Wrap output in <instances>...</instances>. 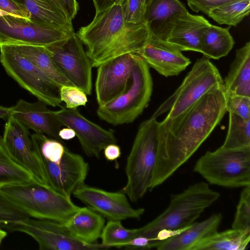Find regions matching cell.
I'll return each mask as SVG.
<instances>
[{
  "mask_svg": "<svg viewBox=\"0 0 250 250\" xmlns=\"http://www.w3.org/2000/svg\"><path fill=\"white\" fill-rule=\"evenodd\" d=\"M229 113V127L221 147L237 149L250 146V119H244Z\"/></svg>",
  "mask_w": 250,
  "mask_h": 250,
  "instance_id": "30",
  "label": "cell"
},
{
  "mask_svg": "<svg viewBox=\"0 0 250 250\" xmlns=\"http://www.w3.org/2000/svg\"><path fill=\"white\" fill-rule=\"evenodd\" d=\"M250 241V232L231 228L201 239L189 250H245Z\"/></svg>",
  "mask_w": 250,
  "mask_h": 250,
  "instance_id": "25",
  "label": "cell"
},
{
  "mask_svg": "<svg viewBox=\"0 0 250 250\" xmlns=\"http://www.w3.org/2000/svg\"><path fill=\"white\" fill-rule=\"evenodd\" d=\"M208 183L227 188L250 185V146L207 151L193 167Z\"/></svg>",
  "mask_w": 250,
  "mask_h": 250,
  "instance_id": "7",
  "label": "cell"
},
{
  "mask_svg": "<svg viewBox=\"0 0 250 250\" xmlns=\"http://www.w3.org/2000/svg\"><path fill=\"white\" fill-rule=\"evenodd\" d=\"M224 84L221 76L209 59L203 56L196 60L176 90L164 101L150 118L156 119L169 111L166 119L183 113L214 87Z\"/></svg>",
  "mask_w": 250,
  "mask_h": 250,
  "instance_id": "8",
  "label": "cell"
},
{
  "mask_svg": "<svg viewBox=\"0 0 250 250\" xmlns=\"http://www.w3.org/2000/svg\"><path fill=\"white\" fill-rule=\"evenodd\" d=\"M149 66L137 55L126 89L110 102L99 105L101 120L114 125L131 123L147 106L152 92L153 82Z\"/></svg>",
  "mask_w": 250,
  "mask_h": 250,
  "instance_id": "6",
  "label": "cell"
},
{
  "mask_svg": "<svg viewBox=\"0 0 250 250\" xmlns=\"http://www.w3.org/2000/svg\"><path fill=\"white\" fill-rule=\"evenodd\" d=\"M227 112L223 84L214 87L176 117L159 122L157 159L149 190L165 182L190 159Z\"/></svg>",
  "mask_w": 250,
  "mask_h": 250,
  "instance_id": "1",
  "label": "cell"
},
{
  "mask_svg": "<svg viewBox=\"0 0 250 250\" xmlns=\"http://www.w3.org/2000/svg\"><path fill=\"white\" fill-rule=\"evenodd\" d=\"M35 151L43 165L49 186L56 191L70 197L84 184L89 165L81 155L66 148L60 162L55 163Z\"/></svg>",
  "mask_w": 250,
  "mask_h": 250,
  "instance_id": "16",
  "label": "cell"
},
{
  "mask_svg": "<svg viewBox=\"0 0 250 250\" xmlns=\"http://www.w3.org/2000/svg\"><path fill=\"white\" fill-rule=\"evenodd\" d=\"M226 107L229 112L246 120L250 119V97L226 92Z\"/></svg>",
  "mask_w": 250,
  "mask_h": 250,
  "instance_id": "37",
  "label": "cell"
},
{
  "mask_svg": "<svg viewBox=\"0 0 250 250\" xmlns=\"http://www.w3.org/2000/svg\"><path fill=\"white\" fill-rule=\"evenodd\" d=\"M14 0L17 1V0Z\"/></svg>",
  "mask_w": 250,
  "mask_h": 250,
  "instance_id": "50",
  "label": "cell"
},
{
  "mask_svg": "<svg viewBox=\"0 0 250 250\" xmlns=\"http://www.w3.org/2000/svg\"><path fill=\"white\" fill-rule=\"evenodd\" d=\"M62 12L71 21L75 18L79 9L77 0H49Z\"/></svg>",
  "mask_w": 250,
  "mask_h": 250,
  "instance_id": "41",
  "label": "cell"
},
{
  "mask_svg": "<svg viewBox=\"0 0 250 250\" xmlns=\"http://www.w3.org/2000/svg\"><path fill=\"white\" fill-rule=\"evenodd\" d=\"M2 146L10 156L39 183L49 186L43 165L36 152L28 129L11 115L6 120Z\"/></svg>",
  "mask_w": 250,
  "mask_h": 250,
  "instance_id": "13",
  "label": "cell"
},
{
  "mask_svg": "<svg viewBox=\"0 0 250 250\" xmlns=\"http://www.w3.org/2000/svg\"><path fill=\"white\" fill-rule=\"evenodd\" d=\"M0 9L21 18L30 20L31 16L21 2L14 0H0Z\"/></svg>",
  "mask_w": 250,
  "mask_h": 250,
  "instance_id": "40",
  "label": "cell"
},
{
  "mask_svg": "<svg viewBox=\"0 0 250 250\" xmlns=\"http://www.w3.org/2000/svg\"><path fill=\"white\" fill-rule=\"evenodd\" d=\"M229 29L211 24L205 28L201 36V53L209 59L227 55L234 44Z\"/></svg>",
  "mask_w": 250,
  "mask_h": 250,
  "instance_id": "27",
  "label": "cell"
},
{
  "mask_svg": "<svg viewBox=\"0 0 250 250\" xmlns=\"http://www.w3.org/2000/svg\"><path fill=\"white\" fill-rule=\"evenodd\" d=\"M59 136L62 140H69L74 138L76 136V133L73 129L66 127L60 129Z\"/></svg>",
  "mask_w": 250,
  "mask_h": 250,
  "instance_id": "44",
  "label": "cell"
},
{
  "mask_svg": "<svg viewBox=\"0 0 250 250\" xmlns=\"http://www.w3.org/2000/svg\"><path fill=\"white\" fill-rule=\"evenodd\" d=\"M46 47L65 78L73 86L90 95L93 66L77 33L74 32L67 40Z\"/></svg>",
  "mask_w": 250,
  "mask_h": 250,
  "instance_id": "11",
  "label": "cell"
},
{
  "mask_svg": "<svg viewBox=\"0 0 250 250\" xmlns=\"http://www.w3.org/2000/svg\"><path fill=\"white\" fill-rule=\"evenodd\" d=\"M29 217L0 191V227Z\"/></svg>",
  "mask_w": 250,
  "mask_h": 250,
  "instance_id": "35",
  "label": "cell"
},
{
  "mask_svg": "<svg viewBox=\"0 0 250 250\" xmlns=\"http://www.w3.org/2000/svg\"><path fill=\"white\" fill-rule=\"evenodd\" d=\"M32 237L41 250H93L108 249L102 244H86L75 238L63 223L28 217L4 226Z\"/></svg>",
  "mask_w": 250,
  "mask_h": 250,
  "instance_id": "10",
  "label": "cell"
},
{
  "mask_svg": "<svg viewBox=\"0 0 250 250\" xmlns=\"http://www.w3.org/2000/svg\"><path fill=\"white\" fill-rule=\"evenodd\" d=\"M34 180L32 175L17 164L0 145V187Z\"/></svg>",
  "mask_w": 250,
  "mask_h": 250,
  "instance_id": "31",
  "label": "cell"
},
{
  "mask_svg": "<svg viewBox=\"0 0 250 250\" xmlns=\"http://www.w3.org/2000/svg\"><path fill=\"white\" fill-rule=\"evenodd\" d=\"M60 94L62 102L65 103V107L67 108H77L80 106H85L88 101L85 93L74 86H62Z\"/></svg>",
  "mask_w": 250,
  "mask_h": 250,
  "instance_id": "38",
  "label": "cell"
},
{
  "mask_svg": "<svg viewBox=\"0 0 250 250\" xmlns=\"http://www.w3.org/2000/svg\"><path fill=\"white\" fill-rule=\"evenodd\" d=\"M7 235V233L5 230L0 229V246L2 242V241L4 240V239L6 237Z\"/></svg>",
  "mask_w": 250,
  "mask_h": 250,
  "instance_id": "46",
  "label": "cell"
},
{
  "mask_svg": "<svg viewBox=\"0 0 250 250\" xmlns=\"http://www.w3.org/2000/svg\"><path fill=\"white\" fill-rule=\"evenodd\" d=\"M138 234V228L126 229L122 225L121 221L108 220L101 236V244L107 248H124Z\"/></svg>",
  "mask_w": 250,
  "mask_h": 250,
  "instance_id": "32",
  "label": "cell"
},
{
  "mask_svg": "<svg viewBox=\"0 0 250 250\" xmlns=\"http://www.w3.org/2000/svg\"><path fill=\"white\" fill-rule=\"evenodd\" d=\"M104 150L105 158L107 161H115L121 154V148L116 144H109Z\"/></svg>",
  "mask_w": 250,
  "mask_h": 250,
  "instance_id": "42",
  "label": "cell"
},
{
  "mask_svg": "<svg viewBox=\"0 0 250 250\" xmlns=\"http://www.w3.org/2000/svg\"><path fill=\"white\" fill-rule=\"evenodd\" d=\"M186 11L185 4L179 0H150L146 6L145 24L158 35L171 18Z\"/></svg>",
  "mask_w": 250,
  "mask_h": 250,
  "instance_id": "28",
  "label": "cell"
},
{
  "mask_svg": "<svg viewBox=\"0 0 250 250\" xmlns=\"http://www.w3.org/2000/svg\"><path fill=\"white\" fill-rule=\"evenodd\" d=\"M220 196V193L211 189L207 183H194L183 191L171 195L167 208L151 222L138 228V236L155 241L157 233L162 229L188 227L195 222Z\"/></svg>",
  "mask_w": 250,
  "mask_h": 250,
  "instance_id": "3",
  "label": "cell"
},
{
  "mask_svg": "<svg viewBox=\"0 0 250 250\" xmlns=\"http://www.w3.org/2000/svg\"><path fill=\"white\" fill-rule=\"evenodd\" d=\"M144 3H145L146 6H147V3H148V2L150 0H141Z\"/></svg>",
  "mask_w": 250,
  "mask_h": 250,
  "instance_id": "48",
  "label": "cell"
},
{
  "mask_svg": "<svg viewBox=\"0 0 250 250\" xmlns=\"http://www.w3.org/2000/svg\"><path fill=\"white\" fill-rule=\"evenodd\" d=\"M12 45L60 87L73 86L62 74L46 46L24 44Z\"/></svg>",
  "mask_w": 250,
  "mask_h": 250,
  "instance_id": "26",
  "label": "cell"
},
{
  "mask_svg": "<svg viewBox=\"0 0 250 250\" xmlns=\"http://www.w3.org/2000/svg\"><path fill=\"white\" fill-rule=\"evenodd\" d=\"M210 24L203 16L192 15L188 11L171 18L157 36L181 51L201 53V34Z\"/></svg>",
  "mask_w": 250,
  "mask_h": 250,
  "instance_id": "18",
  "label": "cell"
},
{
  "mask_svg": "<svg viewBox=\"0 0 250 250\" xmlns=\"http://www.w3.org/2000/svg\"><path fill=\"white\" fill-rule=\"evenodd\" d=\"M105 222L103 216L87 207H79L63 224L75 238L91 244L101 238Z\"/></svg>",
  "mask_w": 250,
  "mask_h": 250,
  "instance_id": "22",
  "label": "cell"
},
{
  "mask_svg": "<svg viewBox=\"0 0 250 250\" xmlns=\"http://www.w3.org/2000/svg\"><path fill=\"white\" fill-rule=\"evenodd\" d=\"M236 0H187L190 8L195 12L208 15L213 9Z\"/></svg>",
  "mask_w": 250,
  "mask_h": 250,
  "instance_id": "39",
  "label": "cell"
},
{
  "mask_svg": "<svg viewBox=\"0 0 250 250\" xmlns=\"http://www.w3.org/2000/svg\"><path fill=\"white\" fill-rule=\"evenodd\" d=\"M73 195L108 220L139 219L145 212L143 208H133L127 196L121 191H108L84 184Z\"/></svg>",
  "mask_w": 250,
  "mask_h": 250,
  "instance_id": "14",
  "label": "cell"
},
{
  "mask_svg": "<svg viewBox=\"0 0 250 250\" xmlns=\"http://www.w3.org/2000/svg\"><path fill=\"white\" fill-rule=\"evenodd\" d=\"M31 139L34 149L41 156L55 163L60 162L66 148L63 142L37 133L31 135Z\"/></svg>",
  "mask_w": 250,
  "mask_h": 250,
  "instance_id": "33",
  "label": "cell"
},
{
  "mask_svg": "<svg viewBox=\"0 0 250 250\" xmlns=\"http://www.w3.org/2000/svg\"><path fill=\"white\" fill-rule=\"evenodd\" d=\"M125 0H93L95 11L103 10L114 3L123 4Z\"/></svg>",
  "mask_w": 250,
  "mask_h": 250,
  "instance_id": "43",
  "label": "cell"
},
{
  "mask_svg": "<svg viewBox=\"0 0 250 250\" xmlns=\"http://www.w3.org/2000/svg\"><path fill=\"white\" fill-rule=\"evenodd\" d=\"M148 34L146 24L126 22L123 4L116 3L95 11L93 20L77 33L86 46V54L93 67L122 55L137 54Z\"/></svg>",
  "mask_w": 250,
  "mask_h": 250,
  "instance_id": "2",
  "label": "cell"
},
{
  "mask_svg": "<svg viewBox=\"0 0 250 250\" xmlns=\"http://www.w3.org/2000/svg\"><path fill=\"white\" fill-rule=\"evenodd\" d=\"M0 62L6 73L39 101L60 106V86L12 45H0Z\"/></svg>",
  "mask_w": 250,
  "mask_h": 250,
  "instance_id": "9",
  "label": "cell"
},
{
  "mask_svg": "<svg viewBox=\"0 0 250 250\" xmlns=\"http://www.w3.org/2000/svg\"><path fill=\"white\" fill-rule=\"evenodd\" d=\"M4 16H12L17 17H19V18H21V17L15 15L10 13L6 12V11H4L1 9H0V17Z\"/></svg>",
  "mask_w": 250,
  "mask_h": 250,
  "instance_id": "47",
  "label": "cell"
},
{
  "mask_svg": "<svg viewBox=\"0 0 250 250\" xmlns=\"http://www.w3.org/2000/svg\"><path fill=\"white\" fill-rule=\"evenodd\" d=\"M46 104L38 100L29 103L20 100L12 106V115L18 121L37 133L62 141L59 132L63 126L54 111L47 108Z\"/></svg>",
  "mask_w": 250,
  "mask_h": 250,
  "instance_id": "20",
  "label": "cell"
},
{
  "mask_svg": "<svg viewBox=\"0 0 250 250\" xmlns=\"http://www.w3.org/2000/svg\"><path fill=\"white\" fill-rule=\"evenodd\" d=\"M159 124L150 118L140 125L127 158V182L121 191L133 202L149 190L157 159Z\"/></svg>",
  "mask_w": 250,
  "mask_h": 250,
  "instance_id": "5",
  "label": "cell"
},
{
  "mask_svg": "<svg viewBox=\"0 0 250 250\" xmlns=\"http://www.w3.org/2000/svg\"><path fill=\"white\" fill-rule=\"evenodd\" d=\"M222 219L221 213H215L199 222H194L181 233L159 241L158 250H189L195 243L218 231Z\"/></svg>",
  "mask_w": 250,
  "mask_h": 250,
  "instance_id": "21",
  "label": "cell"
},
{
  "mask_svg": "<svg viewBox=\"0 0 250 250\" xmlns=\"http://www.w3.org/2000/svg\"><path fill=\"white\" fill-rule=\"evenodd\" d=\"M29 217L64 223L79 208L66 196L35 180L0 187Z\"/></svg>",
  "mask_w": 250,
  "mask_h": 250,
  "instance_id": "4",
  "label": "cell"
},
{
  "mask_svg": "<svg viewBox=\"0 0 250 250\" xmlns=\"http://www.w3.org/2000/svg\"><path fill=\"white\" fill-rule=\"evenodd\" d=\"M146 5L141 0H125L123 10L125 21L132 24H145Z\"/></svg>",
  "mask_w": 250,
  "mask_h": 250,
  "instance_id": "36",
  "label": "cell"
},
{
  "mask_svg": "<svg viewBox=\"0 0 250 250\" xmlns=\"http://www.w3.org/2000/svg\"><path fill=\"white\" fill-rule=\"evenodd\" d=\"M250 12V0H236L211 10L208 16L219 24L237 26Z\"/></svg>",
  "mask_w": 250,
  "mask_h": 250,
  "instance_id": "29",
  "label": "cell"
},
{
  "mask_svg": "<svg viewBox=\"0 0 250 250\" xmlns=\"http://www.w3.org/2000/svg\"><path fill=\"white\" fill-rule=\"evenodd\" d=\"M231 227L250 232V185L241 192Z\"/></svg>",
  "mask_w": 250,
  "mask_h": 250,
  "instance_id": "34",
  "label": "cell"
},
{
  "mask_svg": "<svg viewBox=\"0 0 250 250\" xmlns=\"http://www.w3.org/2000/svg\"><path fill=\"white\" fill-rule=\"evenodd\" d=\"M224 85L227 92L250 97V42L237 49Z\"/></svg>",
  "mask_w": 250,
  "mask_h": 250,
  "instance_id": "23",
  "label": "cell"
},
{
  "mask_svg": "<svg viewBox=\"0 0 250 250\" xmlns=\"http://www.w3.org/2000/svg\"><path fill=\"white\" fill-rule=\"evenodd\" d=\"M137 54L127 53L97 67L95 93L99 105L112 101L127 88Z\"/></svg>",
  "mask_w": 250,
  "mask_h": 250,
  "instance_id": "17",
  "label": "cell"
},
{
  "mask_svg": "<svg viewBox=\"0 0 250 250\" xmlns=\"http://www.w3.org/2000/svg\"><path fill=\"white\" fill-rule=\"evenodd\" d=\"M2 137L0 135V145H2Z\"/></svg>",
  "mask_w": 250,
  "mask_h": 250,
  "instance_id": "49",
  "label": "cell"
},
{
  "mask_svg": "<svg viewBox=\"0 0 250 250\" xmlns=\"http://www.w3.org/2000/svg\"><path fill=\"white\" fill-rule=\"evenodd\" d=\"M22 3L31 16L32 20L68 33L74 32L72 21L49 0H17Z\"/></svg>",
  "mask_w": 250,
  "mask_h": 250,
  "instance_id": "24",
  "label": "cell"
},
{
  "mask_svg": "<svg viewBox=\"0 0 250 250\" xmlns=\"http://www.w3.org/2000/svg\"><path fill=\"white\" fill-rule=\"evenodd\" d=\"M72 34L42 23L12 16L0 17V45L48 46Z\"/></svg>",
  "mask_w": 250,
  "mask_h": 250,
  "instance_id": "12",
  "label": "cell"
},
{
  "mask_svg": "<svg viewBox=\"0 0 250 250\" xmlns=\"http://www.w3.org/2000/svg\"><path fill=\"white\" fill-rule=\"evenodd\" d=\"M137 55L149 67L166 77L179 75L190 63L180 50L149 29L148 37Z\"/></svg>",
  "mask_w": 250,
  "mask_h": 250,
  "instance_id": "19",
  "label": "cell"
},
{
  "mask_svg": "<svg viewBox=\"0 0 250 250\" xmlns=\"http://www.w3.org/2000/svg\"><path fill=\"white\" fill-rule=\"evenodd\" d=\"M12 113V107H7L0 105V119H7Z\"/></svg>",
  "mask_w": 250,
  "mask_h": 250,
  "instance_id": "45",
  "label": "cell"
},
{
  "mask_svg": "<svg viewBox=\"0 0 250 250\" xmlns=\"http://www.w3.org/2000/svg\"><path fill=\"white\" fill-rule=\"evenodd\" d=\"M54 112L63 126L73 129L83 151L88 157L98 158L107 145L117 143L113 130L105 129L90 121L77 108L62 107Z\"/></svg>",
  "mask_w": 250,
  "mask_h": 250,
  "instance_id": "15",
  "label": "cell"
}]
</instances>
